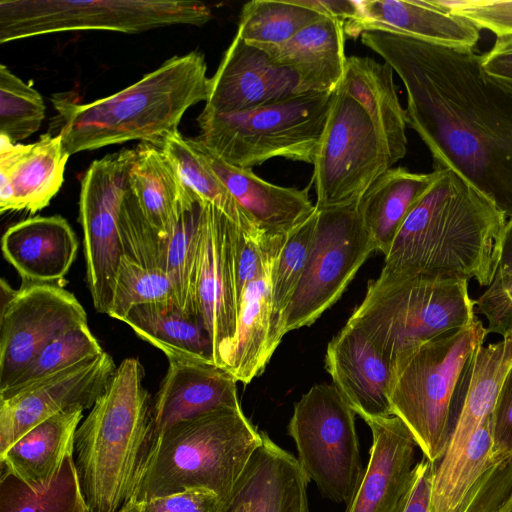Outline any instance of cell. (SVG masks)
Masks as SVG:
<instances>
[{
	"label": "cell",
	"instance_id": "obj_1",
	"mask_svg": "<svg viewBox=\"0 0 512 512\" xmlns=\"http://www.w3.org/2000/svg\"><path fill=\"white\" fill-rule=\"evenodd\" d=\"M359 36L403 82L407 124L434 169H452L511 218L512 90L485 71L482 54L383 30Z\"/></svg>",
	"mask_w": 512,
	"mask_h": 512
},
{
	"label": "cell",
	"instance_id": "obj_2",
	"mask_svg": "<svg viewBox=\"0 0 512 512\" xmlns=\"http://www.w3.org/2000/svg\"><path fill=\"white\" fill-rule=\"evenodd\" d=\"M426 192L410 210L382 271L475 279L489 286L496 275L507 217L449 168H435Z\"/></svg>",
	"mask_w": 512,
	"mask_h": 512
},
{
	"label": "cell",
	"instance_id": "obj_3",
	"mask_svg": "<svg viewBox=\"0 0 512 512\" xmlns=\"http://www.w3.org/2000/svg\"><path fill=\"white\" fill-rule=\"evenodd\" d=\"M209 84L204 55L191 51L93 102L76 103L55 95L64 150L70 156L131 140L159 146L178 131L190 107L207 100Z\"/></svg>",
	"mask_w": 512,
	"mask_h": 512
},
{
	"label": "cell",
	"instance_id": "obj_4",
	"mask_svg": "<svg viewBox=\"0 0 512 512\" xmlns=\"http://www.w3.org/2000/svg\"><path fill=\"white\" fill-rule=\"evenodd\" d=\"M144 376L138 358L124 359L75 432V466L90 512H118L131 500L156 441Z\"/></svg>",
	"mask_w": 512,
	"mask_h": 512
},
{
	"label": "cell",
	"instance_id": "obj_5",
	"mask_svg": "<svg viewBox=\"0 0 512 512\" xmlns=\"http://www.w3.org/2000/svg\"><path fill=\"white\" fill-rule=\"evenodd\" d=\"M262 444L263 431L241 407L176 422L158 435L130 501L205 490L224 504Z\"/></svg>",
	"mask_w": 512,
	"mask_h": 512
},
{
	"label": "cell",
	"instance_id": "obj_6",
	"mask_svg": "<svg viewBox=\"0 0 512 512\" xmlns=\"http://www.w3.org/2000/svg\"><path fill=\"white\" fill-rule=\"evenodd\" d=\"M474 306L467 279L381 271L368 282L346 325L363 333L393 363L420 344L471 324Z\"/></svg>",
	"mask_w": 512,
	"mask_h": 512
},
{
	"label": "cell",
	"instance_id": "obj_7",
	"mask_svg": "<svg viewBox=\"0 0 512 512\" xmlns=\"http://www.w3.org/2000/svg\"><path fill=\"white\" fill-rule=\"evenodd\" d=\"M488 333L482 321L475 319L399 355L392 363V415L406 424L423 456L433 464L447 448L458 381Z\"/></svg>",
	"mask_w": 512,
	"mask_h": 512
},
{
	"label": "cell",
	"instance_id": "obj_8",
	"mask_svg": "<svg viewBox=\"0 0 512 512\" xmlns=\"http://www.w3.org/2000/svg\"><path fill=\"white\" fill-rule=\"evenodd\" d=\"M333 93H306L234 114L202 112L197 139L244 169L275 157L313 164Z\"/></svg>",
	"mask_w": 512,
	"mask_h": 512
},
{
	"label": "cell",
	"instance_id": "obj_9",
	"mask_svg": "<svg viewBox=\"0 0 512 512\" xmlns=\"http://www.w3.org/2000/svg\"><path fill=\"white\" fill-rule=\"evenodd\" d=\"M211 17L206 4L190 0H1L0 43L68 31L202 26Z\"/></svg>",
	"mask_w": 512,
	"mask_h": 512
},
{
	"label": "cell",
	"instance_id": "obj_10",
	"mask_svg": "<svg viewBox=\"0 0 512 512\" xmlns=\"http://www.w3.org/2000/svg\"><path fill=\"white\" fill-rule=\"evenodd\" d=\"M356 413L334 385H313L294 404L287 426L297 461L321 495L348 505L364 470Z\"/></svg>",
	"mask_w": 512,
	"mask_h": 512
},
{
	"label": "cell",
	"instance_id": "obj_11",
	"mask_svg": "<svg viewBox=\"0 0 512 512\" xmlns=\"http://www.w3.org/2000/svg\"><path fill=\"white\" fill-rule=\"evenodd\" d=\"M312 165L318 210L357 204L393 166L371 120L340 86L333 93Z\"/></svg>",
	"mask_w": 512,
	"mask_h": 512
},
{
	"label": "cell",
	"instance_id": "obj_12",
	"mask_svg": "<svg viewBox=\"0 0 512 512\" xmlns=\"http://www.w3.org/2000/svg\"><path fill=\"white\" fill-rule=\"evenodd\" d=\"M373 251H376L375 244L357 204L317 209L310 256L285 311L284 333L313 324L341 297Z\"/></svg>",
	"mask_w": 512,
	"mask_h": 512
},
{
	"label": "cell",
	"instance_id": "obj_13",
	"mask_svg": "<svg viewBox=\"0 0 512 512\" xmlns=\"http://www.w3.org/2000/svg\"><path fill=\"white\" fill-rule=\"evenodd\" d=\"M135 149L93 161L81 181L79 219L83 229L86 280L94 308L108 314L123 256L119 212L128 189Z\"/></svg>",
	"mask_w": 512,
	"mask_h": 512
},
{
	"label": "cell",
	"instance_id": "obj_14",
	"mask_svg": "<svg viewBox=\"0 0 512 512\" xmlns=\"http://www.w3.org/2000/svg\"><path fill=\"white\" fill-rule=\"evenodd\" d=\"M0 391L9 387L42 349L67 330L88 324L74 296L51 283H23L13 290L2 281Z\"/></svg>",
	"mask_w": 512,
	"mask_h": 512
},
{
	"label": "cell",
	"instance_id": "obj_15",
	"mask_svg": "<svg viewBox=\"0 0 512 512\" xmlns=\"http://www.w3.org/2000/svg\"><path fill=\"white\" fill-rule=\"evenodd\" d=\"M235 223L204 201L194 272V303L213 345L216 365L225 369L239 312L233 234Z\"/></svg>",
	"mask_w": 512,
	"mask_h": 512
},
{
	"label": "cell",
	"instance_id": "obj_16",
	"mask_svg": "<svg viewBox=\"0 0 512 512\" xmlns=\"http://www.w3.org/2000/svg\"><path fill=\"white\" fill-rule=\"evenodd\" d=\"M112 356L103 352L42 378L0 399V455L30 429L61 412L91 409L116 371Z\"/></svg>",
	"mask_w": 512,
	"mask_h": 512
},
{
	"label": "cell",
	"instance_id": "obj_17",
	"mask_svg": "<svg viewBox=\"0 0 512 512\" xmlns=\"http://www.w3.org/2000/svg\"><path fill=\"white\" fill-rule=\"evenodd\" d=\"M306 93L295 71L235 35L210 78L202 112L234 114Z\"/></svg>",
	"mask_w": 512,
	"mask_h": 512
},
{
	"label": "cell",
	"instance_id": "obj_18",
	"mask_svg": "<svg viewBox=\"0 0 512 512\" xmlns=\"http://www.w3.org/2000/svg\"><path fill=\"white\" fill-rule=\"evenodd\" d=\"M511 365L512 331L501 341L482 344L474 351L454 393L450 436L444 456L436 465L432 490L446 480L471 436L491 415Z\"/></svg>",
	"mask_w": 512,
	"mask_h": 512
},
{
	"label": "cell",
	"instance_id": "obj_19",
	"mask_svg": "<svg viewBox=\"0 0 512 512\" xmlns=\"http://www.w3.org/2000/svg\"><path fill=\"white\" fill-rule=\"evenodd\" d=\"M69 155L58 133L30 144L0 135V212L35 213L50 204L63 182Z\"/></svg>",
	"mask_w": 512,
	"mask_h": 512
},
{
	"label": "cell",
	"instance_id": "obj_20",
	"mask_svg": "<svg viewBox=\"0 0 512 512\" xmlns=\"http://www.w3.org/2000/svg\"><path fill=\"white\" fill-rule=\"evenodd\" d=\"M325 368L333 385L364 421L392 415V363L359 330L345 324L327 346Z\"/></svg>",
	"mask_w": 512,
	"mask_h": 512
},
{
	"label": "cell",
	"instance_id": "obj_21",
	"mask_svg": "<svg viewBox=\"0 0 512 512\" xmlns=\"http://www.w3.org/2000/svg\"><path fill=\"white\" fill-rule=\"evenodd\" d=\"M365 422L372 434L369 460L346 512H391L408 487L418 446L395 415Z\"/></svg>",
	"mask_w": 512,
	"mask_h": 512
},
{
	"label": "cell",
	"instance_id": "obj_22",
	"mask_svg": "<svg viewBox=\"0 0 512 512\" xmlns=\"http://www.w3.org/2000/svg\"><path fill=\"white\" fill-rule=\"evenodd\" d=\"M359 14L344 30L356 37L363 31L383 30L445 46L474 48L480 29L444 8L439 1L364 0Z\"/></svg>",
	"mask_w": 512,
	"mask_h": 512
},
{
	"label": "cell",
	"instance_id": "obj_23",
	"mask_svg": "<svg viewBox=\"0 0 512 512\" xmlns=\"http://www.w3.org/2000/svg\"><path fill=\"white\" fill-rule=\"evenodd\" d=\"M169 365L153 399L156 439L181 420L223 407L239 408L237 380L214 364L167 358Z\"/></svg>",
	"mask_w": 512,
	"mask_h": 512
},
{
	"label": "cell",
	"instance_id": "obj_24",
	"mask_svg": "<svg viewBox=\"0 0 512 512\" xmlns=\"http://www.w3.org/2000/svg\"><path fill=\"white\" fill-rule=\"evenodd\" d=\"M196 140L213 171L260 233L286 236L315 213L307 188L269 183L250 169L225 162Z\"/></svg>",
	"mask_w": 512,
	"mask_h": 512
},
{
	"label": "cell",
	"instance_id": "obj_25",
	"mask_svg": "<svg viewBox=\"0 0 512 512\" xmlns=\"http://www.w3.org/2000/svg\"><path fill=\"white\" fill-rule=\"evenodd\" d=\"M1 244L3 256L23 283H51L62 279L78 252L74 230L59 215L19 221L5 231Z\"/></svg>",
	"mask_w": 512,
	"mask_h": 512
},
{
	"label": "cell",
	"instance_id": "obj_26",
	"mask_svg": "<svg viewBox=\"0 0 512 512\" xmlns=\"http://www.w3.org/2000/svg\"><path fill=\"white\" fill-rule=\"evenodd\" d=\"M344 26L322 16L285 43L257 46L297 73L310 93H332L340 85L347 62Z\"/></svg>",
	"mask_w": 512,
	"mask_h": 512
},
{
	"label": "cell",
	"instance_id": "obj_27",
	"mask_svg": "<svg viewBox=\"0 0 512 512\" xmlns=\"http://www.w3.org/2000/svg\"><path fill=\"white\" fill-rule=\"evenodd\" d=\"M129 170L128 188L148 222L161 235L173 230L181 213L201 199L158 146L140 142Z\"/></svg>",
	"mask_w": 512,
	"mask_h": 512
},
{
	"label": "cell",
	"instance_id": "obj_28",
	"mask_svg": "<svg viewBox=\"0 0 512 512\" xmlns=\"http://www.w3.org/2000/svg\"><path fill=\"white\" fill-rule=\"evenodd\" d=\"M393 73L386 62L368 56H351L347 57L339 86L363 108L385 142L394 165L407 151V119Z\"/></svg>",
	"mask_w": 512,
	"mask_h": 512
},
{
	"label": "cell",
	"instance_id": "obj_29",
	"mask_svg": "<svg viewBox=\"0 0 512 512\" xmlns=\"http://www.w3.org/2000/svg\"><path fill=\"white\" fill-rule=\"evenodd\" d=\"M82 418L83 411L77 409L36 425L0 455V471L15 475L36 492L45 491L65 459L74 454L75 432Z\"/></svg>",
	"mask_w": 512,
	"mask_h": 512
},
{
	"label": "cell",
	"instance_id": "obj_30",
	"mask_svg": "<svg viewBox=\"0 0 512 512\" xmlns=\"http://www.w3.org/2000/svg\"><path fill=\"white\" fill-rule=\"evenodd\" d=\"M278 254L263 274L246 286L241 296L236 332L225 369L244 384L263 372L279 345L274 333L271 285Z\"/></svg>",
	"mask_w": 512,
	"mask_h": 512
},
{
	"label": "cell",
	"instance_id": "obj_31",
	"mask_svg": "<svg viewBox=\"0 0 512 512\" xmlns=\"http://www.w3.org/2000/svg\"><path fill=\"white\" fill-rule=\"evenodd\" d=\"M250 512H309L310 482L296 457L263 431V444L241 478Z\"/></svg>",
	"mask_w": 512,
	"mask_h": 512
},
{
	"label": "cell",
	"instance_id": "obj_32",
	"mask_svg": "<svg viewBox=\"0 0 512 512\" xmlns=\"http://www.w3.org/2000/svg\"><path fill=\"white\" fill-rule=\"evenodd\" d=\"M403 167L385 171L357 203L363 224L376 250L387 254L399 228L435 178Z\"/></svg>",
	"mask_w": 512,
	"mask_h": 512
},
{
	"label": "cell",
	"instance_id": "obj_33",
	"mask_svg": "<svg viewBox=\"0 0 512 512\" xmlns=\"http://www.w3.org/2000/svg\"><path fill=\"white\" fill-rule=\"evenodd\" d=\"M122 322L167 358L215 364L212 341L203 323L177 305H137Z\"/></svg>",
	"mask_w": 512,
	"mask_h": 512
},
{
	"label": "cell",
	"instance_id": "obj_34",
	"mask_svg": "<svg viewBox=\"0 0 512 512\" xmlns=\"http://www.w3.org/2000/svg\"><path fill=\"white\" fill-rule=\"evenodd\" d=\"M158 147L172 159L196 195L219 209L248 235L256 238L262 235L213 171L196 138H187L175 131L168 134Z\"/></svg>",
	"mask_w": 512,
	"mask_h": 512
},
{
	"label": "cell",
	"instance_id": "obj_35",
	"mask_svg": "<svg viewBox=\"0 0 512 512\" xmlns=\"http://www.w3.org/2000/svg\"><path fill=\"white\" fill-rule=\"evenodd\" d=\"M0 512H90L74 454L65 459L58 476L43 492H36L15 475L1 471Z\"/></svg>",
	"mask_w": 512,
	"mask_h": 512
},
{
	"label": "cell",
	"instance_id": "obj_36",
	"mask_svg": "<svg viewBox=\"0 0 512 512\" xmlns=\"http://www.w3.org/2000/svg\"><path fill=\"white\" fill-rule=\"evenodd\" d=\"M322 16L297 0H254L242 7L236 35L255 46L279 45Z\"/></svg>",
	"mask_w": 512,
	"mask_h": 512
},
{
	"label": "cell",
	"instance_id": "obj_37",
	"mask_svg": "<svg viewBox=\"0 0 512 512\" xmlns=\"http://www.w3.org/2000/svg\"><path fill=\"white\" fill-rule=\"evenodd\" d=\"M316 223L317 209L310 218L285 237L272 269L273 323L275 337L279 343L285 335V311L308 263Z\"/></svg>",
	"mask_w": 512,
	"mask_h": 512
},
{
	"label": "cell",
	"instance_id": "obj_38",
	"mask_svg": "<svg viewBox=\"0 0 512 512\" xmlns=\"http://www.w3.org/2000/svg\"><path fill=\"white\" fill-rule=\"evenodd\" d=\"M103 352L88 324L71 328L45 346L14 382L0 391V399L49 375L94 359Z\"/></svg>",
	"mask_w": 512,
	"mask_h": 512
},
{
	"label": "cell",
	"instance_id": "obj_39",
	"mask_svg": "<svg viewBox=\"0 0 512 512\" xmlns=\"http://www.w3.org/2000/svg\"><path fill=\"white\" fill-rule=\"evenodd\" d=\"M143 304L179 306L174 286L165 272L146 268L123 255L107 315L123 321L134 306Z\"/></svg>",
	"mask_w": 512,
	"mask_h": 512
},
{
	"label": "cell",
	"instance_id": "obj_40",
	"mask_svg": "<svg viewBox=\"0 0 512 512\" xmlns=\"http://www.w3.org/2000/svg\"><path fill=\"white\" fill-rule=\"evenodd\" d=\"M45 118L41 94L0 65V135L13 143L39 130Z\"/></svg>",
	"mask_w": 512,
	"mask_h": 512
},
{
	"label": "cell",
	"instance_id": "obj_41",
	"mask_svg": "<svg viewBox=\"0 0 512 512\" xmlns=\"http://www.w3.org/2000/svg\"><path fill=\"white\" fill-rule=\"evenodd\" d=\"M512 493V457L489 467L451 512H500Z\"/></svg>",
	"mask_w": 512,
	"mask_h": 512
},
{
	"label": "cell",
	"instance_id": "obj_42",
	"mask_svg": "<svg viewBox=\"0 0 512 512\" xmlns=\"http://www.w3.org/2000/svg\"><path fill=\"white\" fill-rule=\"evenodd\" d=\"M439 2L452 13L475 24L480 30L487 29L497 37L512 36V0Z\"/></svg>",
	"mask_w": 512,
	"mask_h": 512
},
{
	"label": "cell",
	"instance_id": "obj_43",
	"mask_svg": "<svg viewBox=\"0 0 512 512\" xmlns=\"http://www.w3.org/2000/svg\"><path fill=\"white\" fill-rule=\"evenodd\" d=\"M222 503L213 492L187 490L149 501L127 502L121 512H218Z\"/></svg>",
	"mask_w": 512,
	"mask_h": 512
},
{
	"label": "cell",
	"instance_id": "obj_44",
	"mask_svg": "<svg viewBox=\"0 0 512 512\" xmlns=\"http://www.w3.org/2000/svg\"><path fill=\"white\" fill-rule=\"evenodd\" d=\"M478 311L486 316L488 332L506 335L512 331V276L495 277L475 300Z\"/></svg>",
	"mask_w": 512,
	"mask_h": 512
},
{
	"label": "cell",
	"instance_id": "obj_45",
	"mask_svg": "<svg viewBox=\"0 0 512 512\" xmlns=\"http://www.w3.org/2000/svg\"><path fill=\"white\" fill-rule=\"evenodd\" d=\"M492 458L496 462L512 457V365L500 387L491 413Z\"/></svg>",
	"mask_w": 512,
	"mask_h": 512
},
{
	"label": "cell",
	"instance_id": "obj_46",
	"mask_svg": "<svg viewBox=\"0 0 512 512\" xmlns=\"http://www.w3.org/2000/svg\"><path fill=\"white\" fill-rule=\"evenodd\" d=\"M435 468L425 457L416 463L406 491L391 512H431Z\"/></svg>",
	"mask_w": 512,
	"mask_h": 512
},
{
	"label": "cell",
	"instance_id": "obj_47",
	"mask_svg": "<svg viewBox=\"0 0 512 512\" xmlns=\"http://www.w3.org/2000/svg\"><path fill=\"white\" fill-rule=\"evenodd\" d=\"M482 65L491 77L512 90V36L497 37L492 48L482 54Z\"/></svg>",
	"mask_w": 512,
	"mask_h": 512
},
{
	"label": "cell",
	"instance_id": "obj_48",
	"mask_svg": "<svg viewBox=\"0 0 512 512\" xmlns=\"http://www.w3.org/2000/svg\"><path fill=\"white\" fill-rule=\"evenodd\" d=\"M303 6L309 7L323 16L339 20L346 24L357 18L359 14L358 1L351 0H297Z\"/></svg>",
	"mask_w": 512,
	"mask_h": 512
},
{
	"label": "cell",
	"instance_id": "obj_49",
	"mask_svg": "<svg viewBox=\"0 0 512 512\" xmlns=\"http://www.w3.org/2000/svg\"><path fill=\"white\" fill-rule=\"evenodd\" d=\"M512 276V217L506 222L502 242L501 253L495 277Z\"/></svg>",
	"mask_w": 512,
	"mask_h": 512
},
{
	"label": "cell",
	"instance_id": "obj_50",
	"mask_svg": "<svg viewBox=\"0 0 512 512\" xmlns=\"http://www.w3.org/2000/svg\"><path fill=\"white\" fill-rule=\"evenodd\" d=\"M218 512H250V502L241 480L230 499L221 505Z\"/></svg>",
	"mask_w": 512,
	"mask_h": 512
},
{
	"label": "cell",
	"instance_id": "obj_51",
	"mask_svg": "<svg viewBox=\"0 0 512 512\" xmlns=\"http://www.w3.org/2000/svg\"><path fill=\"white\" fill-rule=\"evenodd\" d=\"M500 512H512V493Z\"/></svg>",
	"mask_w": 512,
	"mask_h": 512
},
{
	"label": "cell",
	"instance_id": "obj_52",
	"mask_svg": "<svg viewBox=\"0 0 512 512\" xmlns=\"http://www.w3.org/2000/svg\"><path fill=\"white\" fill-rule=\"evenodd\" d=\"M118 512H121V510H119Z\"/></svg>",
	"mask_w": 512,
	"mask_h": 512
}]
</instances>
